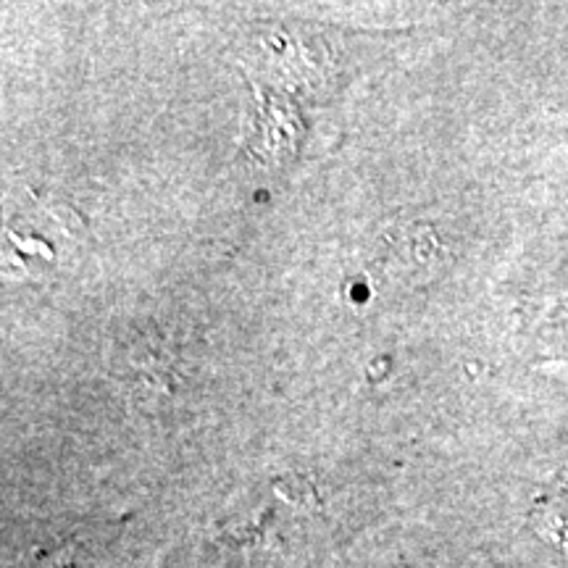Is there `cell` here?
I'll use <instances>...</instances> for the list:
<instances>
[{
	"label": "cell",
	"instance_id": "cell-1",
	"mask_svg": "<svg viewBox=\"0 0 568 568\" xmlns=\"http://www.w3.org/2000/svg\"><path fill=\"white\" fill-rule=\"evenodd\" d=\"M537 524L558 550L568 552V489H560L539 506Z\"/></svg>",
	"mask_w": 568,
	"mask_h": 568
}]
</instances>
